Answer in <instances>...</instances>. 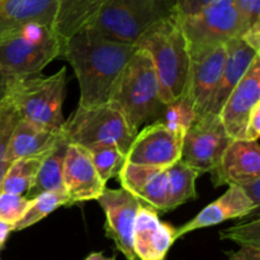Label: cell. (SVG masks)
Masks as SVG:
<instances>
[{
    "label": "cell",
    "mask_w": 260,
    "mask_h": 260,
    "mask_svg": "<svg viewBox=\"0 0 260 260\" xmlns=\"http://www.w3.org/2000/svg\"><path fill=\"white\" fill-rule=\"evenodd\" d=\"M136 50V45L109 41L89 29L69 38L62 55L78 78V107L90 108L108 103L114 84Z\"/></svg>",
    "instance_id": "cell-1"
},
{
    "label": "cell",
    "mask_w": 260,
    "mask_h": 260,
    "mask_svg": "<svg viewBox=\"0 0 260 260\" xmlns=\"http://www.w3.org/2000/svg\"><path fill=\"white\" fill-rule=\"evenodd\" d=\"M136 46L151 57L162 103L169 104L182 96L187 90L190 55L177 13L150 28Z\"/></svg>",
    "instance_id": "cell-2"
},
{
    "label": "cell",
    "mask_w": 260,
    "mask_h": 260,
    "mask_svg": "<svg viewBox=\"0 0 260 260\" xmlns=\"http://www.w3.org/2000/svg\"><path fill=\"white\" fill-rule=\"evenodd\" d=\"M109 103L119 109L132 128L149 121H157L165 104L160 98V85L149 53L137 47L119 75L109 96Z\"/></svg>",
    "instance_id": "cell-3"
},
{
    "label": "cell",
    "mask_w": 260,
    "mask_h": 260,
    "mask_svg": "<svg viewBox=\"0 0 260 260\" xmlns=\"http://www.w3.org/2000/svg\"><path fill=\"white\" fill-rule=\"evenodd\" d=\"M62 50L55 25L27 23L0 38V73L8 79L37 75Z\"/></svg>",
    "instance_id": "cell-4"
},
{
    "label": "cell",
    "mask_w": 260,
    "mask_h": 260,
    "mask_svg": "<svg viewBox=\"0 0 260 260\" xmlns=\"http://www.w3.org/2000/svg\"><path fill=\"white\" fill-rule=\"evenodd\" d=\"M66 93V68L50 76L9 79L7 96L19 119L50 131H60L65 123L62 104Z\"/></svg>",
    "instance_id": "cell-5"
},
{
    "label": "cell",
    "mask_w": 260,
    "mask_h": 260,
    "mask_svg": "<svg viewBox=\"0 0 260 260\" xmlns=\"http://www.w3.org/2000/svg\"><path fill=\"white\" fill-rule=\"evenodd\" d=\"M175 13L174 0H106L85 29L109 41L136 45L150 28Z\"/></svg>",
    "instance_id": "cell-6"
},
{
    "label": "cell",
    "mask_w": 260,
    "mask_h": 260,
    "mask_svg": "<svg viewBox=\"0 0 260 260\" xmlns=\"http://www.w3.org/2000/svg\"><path fill=\"white\" fill-rule=\"evenodd\" d=\"M61 134L69 144L90 147L94 145H116L127 155L137 131L113 104L80 108L71 114L61 127Z\"/></svg>",
    "instance_id": "cell-7"
},
{
    "label": "cell",
    "mask_w": 260,
    "mask_h": 260,
    "mask_svg": "<svg viewBox=\"0 0 260 260\" xmlns=\"http://www.w3.org/2000/svg\"><path fill=\"white\" fill-rule=\"evenodd\" d=\"M178 18L189 55L225 45L245 32V25L231 0H217L197 14Z\"/></svg>",
    "instance_id": "cell-8"
},
{
    "label": "cell",
    "mask_w": 260,
    "mask_h": 260,
    "mask_svg": "<svg viewBox=\"0 0 260 260\" xmlns=\"http://www.w3.org/2000/svg\"><path fill=\"white\" fill-rule=\"evenodd\" d=\"M234 140L226 132L220 117L202 113L183 139L182 161L198 174L211 173Z\"/></svg>",
    "instance_id": "cell-9"
},
{
    "label": "cell",
    "mask_w": 260,
    "mask_h": 260,
    "mask_svg": "<svg viewBox=\"0 0 260 260\" xmlns=\"http://www.w3.org/2000/svg\"><path fill=\"white\" fill-rule=\"evenodd\" d=\"M106 215V236L113 240L117 250L127 260L136 258L132 244V234L136 215L142 203L126 189H107L98 198Z\"/></svg>",
    "instance_id": "cell-10"
},
{
    "label": "cell",
    "mask_w": 260,
    "mask_h": 260,
    "mask_svg": "<svg viewBox=\"0 0 260 260\" xmlns=\"http://www.w3.org/2000/svg\"><path fill=\"white\" fill-rule=\"evenodd\" d=\"M182 149L183 137L156 121L137 132L127 151V162L167 168L182 159Z\"/></svg>",
    "instance_id": "cell-11"
},
{
    "label": "cell",
    "mask_w": 260,
    "mask_h": 260,
    "mask_svg": "<svg viewBox=\"0 0 260 260\" xmlns=\"http://www.w3.org/2000/svg\"><path fill=\"white\" fill-rule=\"evenodd\" d=\"M62 183L69 206L98 201L106 190V183L99 178L88 150L74 144H69L66 147Z\"/></svg>",
    "instance_id": "cell-12"
},
{
    "label": "cell",
    "mask_w": 260,
    "mask_h": 260,
    "mask_svg": "<svg viewBox=\"0 0 260 260\" xmlns=\"http://www.w3.org/2000/svg\"><path fill=\"white\" fill-rule=\"evenodd\" d=\"M260 103V56L235 86L221 109L220 117L233 140H243L251 112Z\"/></svg>",
    "instance_id": "cell-13"
},
{
    "label": "cell",
    "mask_w": 260,
    "mask_h": 260,
    "mask_svg": "<svg viewBox=\"0 0 260 260\" xmlns=\"http://www.w3.org/2000/svg\"><path fill=\"white\" fill-rule=\"evenodd\" d=\"M226 55V43L190 55V69L185 93L189 96L198 116L205 113L217 88Z\"/></svg>",
    "instance_id": "cell-14"
},
{
    "label": "cell",
    "mask_w": 260,
    "mask_h": 260,
    "mask_svg": "<svg viewBox=\"0 0 260 260\" xmlns=\"http://www.w3.org/2000/svg\"><path fill=\"white\" fill-rule=\"evenodd\" d=\"M177 240V229L159 218L156 211L146 205L139 208L134 225L132 244L139 260H165Z\"/></svg>",
    "instance_id": "cell-15"
},
{
    "label": "cell",
    "mask_w": 260,
    "mask_h": 260,
    "mask_svg": "<svg viewBox=\"0 0 260 260\" xmlns=\"http://www.w3.org/2000/svg\"><path fill=\"white\" fill-rule=\"evenodd\" d=\"M168 168L144 167L126 161L118 179L122 188L134 194L142 205L165 213L169 194Z\"/></svg>",
    "instance_id": "cell-16"
},
{
    "label": "cell",
    "mask_w": 260,
    "mask_h": 260,
    "mask_svg": "<svg viewBox=\"0 0 260 260\" xmlns=\"http://www.w3.org/2000/svg\"><path fill=\"white\" fill-rule=\"evenodd\" d=\"M215 187L240 185L260 178V146L258 141L234 140L223 152L217 167L210 173Z\"/></svg>",
    "instance_id": "cell-17"
},
{
    "label": "cell",
    "mask_w": 260,
    "mask_h": 260,
    "mask_svg": "<svg viewBox=\"0 0 260 260\" xmlns=\"http://www.w3.org/2000/svg\"><path fill=\"white\" fill-rule=\"evenodd\" d=\"M258 206L254 205L246 197V194L239 185L231 184L220 198L203 208L189 222L177 229V239L185 234L193 233L198 229L210 228V226L218 225L223 221L233 220V218L245 217L251 213L258 212Z\"/></svg>",
    "instance_id": "cell-18"
},
{
    "label": "cell",
    "mask_w": 260,
    "mask_h": 260,
    "mask_svg": "<svg viewBox=\"0 0 260 260\" xmlns=\"http://www.w3.org/2000/svg\"><path fill=\"white\" fill-rule=\"evenodd\" d=\"M226 50H228V55H226L222 74L205 113L215 114V116L220 114L231 91L243 79L255 57L260 56L253 48L249 47L241 38H234L226 42Z\"/></svg>",
    "instance_id": "cell-19"
},
{
    "label": "cell",
    "mask_w": 260,
    "mask_h": 260,
    "mask_svg": "<svg viewBox=\"0 0 260 260\" xmlns=\"http://www.w3.org/2000/svg\"><path fill=\"white\" fill-rule=\"evenodd\" d=\"M60 131H50L27 121L19 119L10 134L5 157L9 164L23 157L46 155L57 145Z\"/></svg>",
    "instance_id": "cell-20"
},
{
    "label": "cell",
    "mask_w": 260,
    "mask_h": 260,
    "mask_svg": "<svg viewBox=\"0 0 260 260\" xmlns=\"http://www.w3.org/2000/svg\"><path fill=\"white\" fill-rule=\"evenodd\" d=\"M56 0H0V38L30 22L55 24Z\"/></svg>",
    "instance_id": "cell-21"
},
{
    "label": "cell",
    "mask_w": 260,
    "mask_h": 260,
    "mask_svg": "<svg viewBox=\"0 0 260 260\" xmlns=\"http://www.w3.org/2000/svg\"><path fill=\"white\" fill-rule=\"evenodd\" d=\"M106 0H56L55 29L66 41L90 25Z\"/></svg>",
    "instance_id": "cell-22"
},
{
    "label": "cell",
    "mask_w": 260,
    "mask_h": 260,
    "mask_svg": "<svg viewBox=\"0 0 260 260\" xmlns=\"http://www.w3.org/2000/svg\"><path fill=\"white\" fill-rule=\"evenodd\" d=\"M68 145L69 142L61 134V139L58 140L57 145L43 159L37 177H36L35 184L27 193V198L32 200V198L37 197L38 194L45 192L65 193L62 183V169Z\"/></svg>",
    "instance_id": "cell-23"
},
{
    "label": "cell",
    "mask_w": 260,
    "mask_h": 260,
    "mask_svg": "<svg viewBox=\"0 0 260 260\" xmlns=\"http://www.w3.org/2000/svg\"><path fill=\"white\" fill-rule=\"evenodd\" d=\"M169 173V194L167 212L175 210L183 203L197 197L196 180L200 177L194 169L179 160L168 168Z\"/></svg>",
    "instance_id": "cell-24"
},
{
    "label": "cell",
    "mask_w": 260,
    "mask_h": 260,
    "mask_svg": "<svg viewBox=\"0 0 260 260\" xmlns=\"http://www.w3.org/2000/svg\"><path fill=\"white\" fill-rule=\"evenodd\" d=\"M47 155L48 154L41 155V156L23 157L17 161H13L5 173L0 192L19 196L27 194L35 184L41 164Z\"/></svg>",
    "instance_id": "cell-25"
},
{
    "label": "cell",
    "mask_w": 260,
    "mask_h": 260,
    "mask_svg": "<svg viewBox=\"0 0 260 260\" xmlns=\"http://www.w3.org/2000/svg\"><path fill=\"white\" fill-rule=\"evenodd\" d=\"M198 114L187 93L183 94L172 103L165 104L157 122L164 124L168 129L184 139L188 129L193 126ZM156 122V121H155Z\"/></svg>",
    "instance_id": "cell-26"
},
{
    "label": "cell",
    "mask_w": 260,
    "mask_h": 260,
    "mask_svg": "<svg viewBox=\"0 0 260 260\" xmlns=\"http://www.w3.org/2000/svg\"><path fill=\"white\" fill-rule=\"evenodd\" d=\"M86 150L103 183H107L112 178L118 177L127 161L126 154H123L116 145H94L86 147Z\"/></svg>",
    "instance_id": "cell-27"
},
{
    "label": "cell",
    "mask_w": 260,
    "mask_h": 260,
    "mask_svg": "<svg viewBox=\"0 0 260 260\" xmlns=\"http://www.w3.org/2000/svg\"><path fill=\"white\" fill-rule=\"evenodd\" d=\"M61 206H69V200L63 192L41 193L37 197L32 198L29 208L22 220L13 226V231L17 233V231H22L29 226L36 225Z\"/></svg>",
    "instance_id": "cell-28"
},
{
    "label": "cell",
    "mask_w": 260,
    "mask_h": 260,
    "mask_svg": "<svg viewBox=\"0 0 260 260\" xmlns=\"http://www.w3.org/2000/svg\"><path fill=\"white\" fill-rule=\"evenodd\" d=\"M18 121H19V116L13 104L8 98L3 99L0 103V189H2V183L5 177V173L10 165L5 157L7 145L9 141L10 134Z\"/></svg>",
    "instance_id": "cell-29"
},
{
    "label": "cell",
    "mask_w": 260,
    "mask_h": 260,
    "mask_svg": "<svg viewBox=\"0 0 260 260\" xmlns=\"http://www.w3.org/2000/svg\"><path fill=\"white\" fill-rule=\"evenodd\" d=\"M222 240H231L240 245V248L260 249V221L256 220L246 223L231 226L220 231Z\"/></svg>",
    "instance_id": "cell-30"
},
{
    "label": "cell",
    "mask_w": 260,
    "mask_h": 260,
    "mask_svg": "<svg viewBox=\"0 0 260 260\" xmlns=\"http://www.w3.org/2000/svg\"><path fill=\"white\" fill-rule=\"evenodd\" d=\"M32 200L24 196L0 192V221L14 226L29 208Z\"/></svg>",
    "instance_id": "cell-31"
},
{
    "label": "cell",
    "mask_w": 260,
    "mask_h": 260,
    "mask_svg": "<svg viewBox=\"0 0 260 260\" xmlns=\"http://www.w3.org/2000/svg\"><path fill=\"white\" fill-rule=\"evenodd\" d=\"M240 15L245 30L260 23V0H231Z\"/></svg>",
    "instance_id": "cell-32"
},
{
    "label": "cell",
    "mask_w": 260,
    "mask_h": 260,
    "mask_svg": "<svg viewBox=\"0 0 260 260\" xmlns=\"http://www.w3.org/2000/svg\"><path fill=\"white\" fill-rule=\"evenodd\" d=\"M217 0H174L175 12L179 17H190Z\"/></svg>",
    "instance_id": "cell-33"
},
{
    "label": "cell",
    "mask_w": 260,
    "mask_h": 260,
    "mask_svg": "<svg viewBox=\"0 0 260 260\" xmlns=\"http://www.w3.org/2000/svg\"><path fill=\"white\" fill-rule=\"evenodd\" d=\"M260 137V103L251 112L246 123L244 139L245 141H258Z\"/></svg>",
    "instance_id": "cell-34"
},
{
    "label": "cell",
    "mask_w": 260,
    "mask_h": 260,
    "mask_svg": "<svg viewBox=\"0 0 260 260\" xmlns=\"http://www.w3.org/2000/svg\"><path fill=\"white\" fill-rule=\"evenodd\" d=\"M241 40L246 43L250 48H253L256 53L260 55V23L248 28L243 35L240 36Z\"/></svg>",
    "instance_id": "cell-35"
},
{
    "label": "cell",
    "mask_w": 260,
    "mask_h": 260,
    "mask_svg": "<svg viewBox=\"0 0 260 260\" xmlns=\"http://www.w3.org/2000/svg\"><path fill=\"white\" fill-rule=\"evenodd\" d=\"M239 187L241 188L244 193L246 194V197L259 207L260 205V178H256V179L249 180V182L243 183Z\"/></svg>",
    "instance_id": "cell-36"
},
{
    "label": "cell",
    "mask_w": 260,
    "mask_h": 260,
    "mask_svg": "<svg viewBox=\"0 0 260 260\" xmlns=\"http://www.w3.org/2000/svg\"><path fill=\"white\" fill-rule=\"evenodd\" d=\"M229 260H260V249L240 248L238 251H231Z\"/></svg>",
    "instance_id": "cell-37"
},
{
    "label": "cell",
    "mask_w": 260,
    "mask_h": 260,
    "mask_svg": "<svg viewBox=\"0 0 260 260\" xmlns=\"http://www.w3.org/2000/svg\"><path fill=\"white\" fill-rule=\"evenodd\" d=\"M12 233H14V231H13V226L0 221V251L5 248L8 239H9L10 234Z\"/></svg>",
    "instance_id": "cell-38"
},
{
    "label": "cell",
    "mask_w": 260,
    "mask_h": 260,
    "mask_svg": "<svg viewBox=\"0 0 260 260\" xmlns=\"http://www.w3.org/2000/svg\"><path fill=\"white\" fill-rule=\"evenodd\" d=\"M8 81H9V79L5 78V76L0 73V102H2L3 99H5V96H7Z\"/></svg>",
    "instance_id": "cell-39"
},
{
    "label": "cell",
    "mask_w": 260,
    "mask_h": 260,
    "mask_svg": "<svg viewBox=\"0 0 260 260\" xmlns=\"http://www.w3.org/2000/svg\"><path fill=\"white\" fill-rule=\"evenodd\" d=\"M85 260H116V255L106 256L103 253H91L86 256Z\"/></svg>",
    "instance_id": "cell-40"
},
{
    "label": "cell",
    "mask_w": 260,
    "mask_h": 260,
    "mask_svg": "<svg viewBox=\"0 0 260 260\" xmlns=\"http://www.w3.org/2000/svg\"><path fill=\"white\" fill-rule=\"evenodd\" d=\"M132 260H139V259H137V258H135V259H132Z\"/></svg>",
    "instance_id": "cell-41"
},
{
    "label": "cell",
    "mask_w": 260,
    "mask_h": 260,
    "mask_svg": "<svg viewBox=\"0 0 260 260\" xmlns=\"http://www.w3.org/2000/svg\"><path fill=\"white\" fill-rule=\"evenodd\" d=\"M0 103H2V102H0Z\"/></svg>",
    "instance_id": "cell-42"
}]
</instances>
